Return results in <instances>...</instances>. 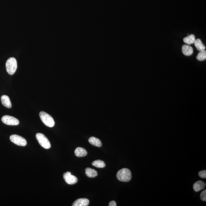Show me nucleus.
Masks as SVG:
<instances>
[{
	"label": "nucleus",
	"mask_w": 206,
	"mask_h": 206,
	"mask_svg": "<svg viewBox=\"0 0 206 206\" xmlns=\"http://www.w3.org/2000/svg\"><path fill=\"white\" fill-rule=\"evenodd\" d=\"M89 142L90 144L92 145L95 146L100 147L102 145V143L100 140L95 137H90L89 139Z\"/></svg>",
	"instance_id": "14"
},
{
	"label": "nucleus",
	"mask_w": 206,
	"mask_h": 206,
	"mask_svg": "<svg viewBox=\"0 0 206 206\" xmlns=\"http://www.w3.org/2000/svg\"><path fill=\"white\" fill-rule=\"evenodd\" d=\"M197 60L199 61H203L206 59V51L205 50H202L198 54L197 57Z\"/></svg>",
	"instance_id": "18"
},
{
	"label": "nucleus",
	"mask_w": 206,
	"mask_h": 206,
	"mask_svg": "<svg viewBox=\"0 0 206 206\" xmlns=\"http://www.w3.org/2000/svg\"><path fill=\"white\" fill-rule=\"evenodd\" d=\"M85 170L86 175L89 178H94L97 176L98 175L97 171L94 169L90 168H87Z\"/></svg>",
	"instance_id": "13"
},
{
	"label": "nucleus",
	"mask_w": 206,
	"mask_h": 206,
	"mask_svg": "<svg viewBox=\"0 0 206 206\" xmlns=\"http://www.w3.org/2000/svg\"><path fill=\"white\" fill-rule=\"evenodd\" d=\"M92 165L98 168H103L106 166V164L103 161L96 160L92 162Z\"/></svg>",
	"instance_id": "17"
},
{
	"label": "nucleus",
	"mask_w": 206,
	"mask_h": 206,
	"mask_svg": "<svg viewBox=\"0 0 206 206\" xmlns=\"http://www.w3.org/2000/svg\"><path fill=\"white\" fill-rule=\"evenodd\" d=\"M199 176L202 178H206V171L203 170L199 172Z\"/></svg>",
	"instance_id": "20"
},
{
	"label": "nucleus",
	"mask_w": 206,
	"mask_h": 206,
	"mask_svg": "<svg viewBox=\"0 0 206 206\" xmlns=\"http://www.w3.org/2000/svg\"><path fill=\"white\" fill-rule=\"evenodd\" d=\"M194 44L196 48L199 51H202V50H205V46H204V44L202 43V42L201 40L200 39H197V40L195 41Z\"/></svg>",
	"instance_id": "15"
},
{
	"label": "nucleus",
	"mask_w": 206,
	"mask_h": 206,
	"mask_svg": "<svg viewBox=\"0 0 206 206\" xmlns=\"http://www.w3.org/2000/svg\"><path fill=\"white\" fill-rule=\"evenodd\" d=\"M2 121L5 125L11 126H17L19 125V121L17 118L9 115L4 116Z\"/></svg>",
	"instance_id": "6"
},
{
	"label": "nucleus",
	"mask_w": 206,
	"mask_h": 206,
	"mask_svg": "<svg viewBox=\"0 0 206 206\" xmlns=\"http://www.w3.org/2000/svg\"><path fill=\"white\" fill-rule=\"evenodd\" d=\"M109 206H117V203H116V202L115 201H111V202H110V203H109Z\"/></svg>",
	"instance_id": "21"
},
{
	"label": "nucleus",
	"mask_w": 206,
	"mask_h": 206,
	"mask_svg": "<svg viewBox=\"0 0 206 206\" xmlns=\"http://www.w3.org/2000/svg\"><path fill=\"white\" fill-rule=\"evenodd\" d=\"M1 101L3 105L7 108L12 107L11 102L9 96L6 95H3L1 97Z\"/></svg>",
	"instance_id": "9"
},
{
	"label": "nucleus",
	"mask_w": 206,
	"mask_h": 206,
	"mask_svg": "<svg viewBox=\"0 0 206 206\" xmlns=\"http://www.w3.org/2000/svg\"><path fill=\"white\" fill-rule=\"evenodd\" d=\"M5 66L7 72L9 75L14 74L17 68V60L14 57H10L7 61Z\"/></svg>",
	"instance_id": "3"
},
{
	"label": "nucleus",
	"mask_w": 206,
	"mask_h": 206,
	"mask_svg": "<svg viewBox=\"0 0 206 206\" xmlns=\"http://www.w3.org/2000/svg\"><path fill=\"white\" fill-rule=\"evenodd\" d=\"M75 154L76 157H81L86 156L88 152L84 148L78 147L75 150Z\"/></svg>",
	"instance_id": "12"
},
{
	"label": "nucleus",
	"mask_w": 206,
	"mask_h": 206,
	"mask_svg": "<svg viewBox=\"0 0 206 206\" xmlns=\"http://www.w3.org/2000/svg\"><path fill=\"white\" fill-rule=\"evenodd\" d=\"M195 41H196V38L193 35H190L184 38L183 39L184 42L188 45L193 44L194 43Z\"/></svg>",
	"instance_id": "16"
},
{
	"label": "nucleus",
	"mask_w": 206,
	"mask_h": 206,
	"mask_svg": "<svg viewBox=\"0 0 206 206\" xmlns=\"http://www.w3.org/2000/svg\"><path fill=\"white\" fill-rule=\"evenodd\" d=\"M36 136L38 143L44 148L47 149L51 147V144L48 139L43 134L37 133Z\"/></svg>",
	"instance_id": "4"
},
{
	"label": "nucleus",
	"mask_w": 206,
	"mask_h": 206,
	"mask_svg": "<svg viewBox=\"0 0 206 206\" xmlns=\"http://www.w3.org/2000/svg\"><path fill=\"white\" fill-rule=\"evenodd\" d=\"M117 179L120 181L128 182L131 179L132 174L131 171L128 168H123L120 170L117 173Z\"/></svg>",
	"instance_id": "1"
},
{
	"label": "nucleus",
	"mask_w": 206,
	"mask_h": 206,
	"mask_svg": "<svg viewBox=\"0 0 206 206\" xmlns=\"http://www.w3.org/2000/svg\"><path fill=\"white\" fill-rule=\"evenodd\" d=\"M10 139L12 142L20 146H25L27 145V141L24 138L16 134L11 135Z\"/></svg>",
	"instance_id": "5"
},
{
	"label": "nucleus",
	"mask_w": 206,
	"mask_h": 206,
	"mask_svg": "<svg viewBox=\"0 0 206 206\" xmlns=\"http://www.w3.org/2000/svg\"><path fill=\"white\" fill-rule=\"evenodd\" d=\"M63 177L65 182L70 185H73L78 182V178L75 176L72 175L69 172L63 173Z\"/></svg>",
	"instance_id": "7"
},
{
	"label": "nucleus",
	"mask_w": 206,
	"mask_h": 206,
	"mask_svg": "<svg viewBox=\"0 0 206 206\" xmlns=\"http://www.w3.org/2000/svg\"><path fill=\"white\" fill-rule=\"evenodd\" d=\"M89 201L87 199H79L76 200L73 203V206H88L89 204Z\"/></svg>",
	"instance_id": "8"
},
{
	"label": "nucleus",
	"mask_w": 206,
	"mask_h": 206,
	"mask_svg": "<svg viewBox=\"0 0 206 206\" xmlns=\"http://www.w3.org/2000/svg\"><path fill=\"white\" fill-rule=\"evenodd\" d=\"M182 52L187 56L191 55L193 53V49L189 45H184L182 46Z\"/></svg>",
	"instance_id": "10"
},
{
	"label": "nucleus",
	"mask_w": 206,
	"mask_h": 206,
	"mask_svg": "<svg viewBox=\"0 0 206 206\" xmlns=\"http://www.w3.org/2000/svg\"><path fill=\"white\" fill-rule=\"evenodd\" d=\"M205 184L202 181H199L195 182L193 185V189L196 192H198L204 189L205 188Z\"/></svg>",
	"instance_id": "11"
},
{
	"label": "nucleus",
	"mask_w": 206,
	"mask_h": 206,
	"mask_svg": "<svg viewBox=\"0 0 206 206\" xmlns=\"http://www.w3.org/2000/svg\"><path fill=\"white\" fill-rule=\"evenodd\" d=\"M39 114L41 120L45 125L50 128L54 126L55 123L54 119L50 114L43 111H41Z\"/></svg>",
	"instance_id": "2"
},
{
	"label": "nucleus",
	"mask_w": 206,
	"mask_h": 206,
	"mask_svg": "<svg viewBox=\"0 0 206 206\" xmlns=\"http://www.w3.org/2000/svg\"><path fill=\"white\" fill-rule=\"evenodd\" d=\"M200 199L202 201L204 202L206 201V190H205L203 191L202 192L200 196Z\"/></svg>",
	"instance_id": "19"
}]
</instances>
